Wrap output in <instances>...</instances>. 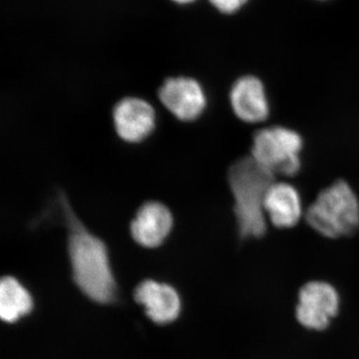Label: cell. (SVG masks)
<instances>
[{
	"instance_id": "obj_6",
	"label": "cell",
	"mask_w": 359,
	"mask_h": 359,
	"mask_svg": "<svg viewBox=\"0 0 359 359\" xmlns=\"http://www.w3.org/2000/svg\"><path fill=\"white\" fill-rule=\"evenodd\" d=\"M158 96L165 108L183 122L199 119L208 105L204 87L191 77L168 78L161 85Z\"/></svg>"
},
{
	"instance_id": "obj_9",
	"label": "cell",
	"mask_w": 359,
	"mask_h": 359,
	"mask_svg": "<svg viewBox=\"0 0 359 359\" xmlns=\"http://www.w3.org/2000/svg\"><path fill=\"white\" fill-rule=\"evenodd\" d=\"M230 101L231 109L238 119L250 124L264 122L271 112L263 82L252 75L238 78L233 84Z\"/></svg>"
},
{
	"instance_id": "obj_11",
	"label": "cell",
	"mask_w": 359,
	"mask_h": 359,
	"mask_svg": "<svg viewBox=\"0 0 359 359\" xmlns=\"http://www.w3.org/2000/svg\"><path fill=\"white\" fill-rule=\"evenodd\" d=\"M266 218L278 229L297 226L302 217L301 195L289 183H275L269 189L264 199Z\"/></svg>"
},
{
	"instance_id": "obj_10",
	"label": "cell",
	"mask_w": 359,
	"mask_h": 359,
	"mask_svg": "<svg viewBox=\"0 0 359 359\" xmlns=\"http://www.w3.org/2000/svg\"><path fill=\"white\" fill-rule=\"evenodd\" d=\"M134 299L144 306L148 318L158 325L176 320L181 311L178 292L167 283L144 280L135 289Z\"/></svg>"
},
{
	"instance_id": "obj_5",
	"label": "cell",
	"mask_w": 359,
	"mask_h": 359,
	"mask_svg": "<svg viewBox=\"0 0 359 359\" xmlns=\"http://www.w3.org/2000/svg\"><path fill=\"white\" fill-rule=\"evenodd\" d=\"M340 297L334 285L313 280L302 285L297 297L295 318L309 330H327L339 311Z\"/></svg>"
},
{
	"instance_id": "obj_4",
	"label": "cell",
	"mask_w": 359,
	"mask_h": 359,
	"mask_svg": "<svg viewBox=\"0 0 359 359\" xmlns=\"http://www.w3.org/2000/svg\"><path fill=\"white\" fill-rule=\"evenodd\" d=\"M304 140L301 135L287 127H268L252 138V157L273 176H294L302 167Z\"/></svg>"
},
{
	"instance_id": "obj_3",
	"label": "cell",
	"mask_w": 359,
	"mask_h": 359,
	"mask_svg": "<svg viewBox=\"0 0 359 359\" xmlns=\"http://www.w3.org/2000/svg\"><path fill=\"white\" fill-rule=\"evenodd\" d=\"M314 231L328 238L348 237L359 228V200L346 182H335L318 194L306 212Z\"/></svg>"
},
{
	"instance_id": "obj_14",
	"label": "cell",
	"mask_w": 359,
	"mask_h": 359,
	"mask_svg": "<svg viewBox=\"0 0 359 359\" xmlns=\"http://www.w3.org/2000/svg\"><path fill=\"white\" fill-rule=\"evenodd\" d=\"M174 1L179 2V4H189V2H192L194 0H174Z\"/></svg>"
},
{
	"instance_id": "obj_8",
	"label": "cell",
	"mask_w": 359,
	"mask_h": 359,
	"mask_svg": "<svg viewBox=\"0 0 359 359\" xmlns=\"http://www.w3.org/2000/svg\"><path fill=\"white\" fill-rule=\"evenodd\" d=\"M173 226L174 217L169 208L157 201H149L139 208L130 231L137 244L154 249L166 241Z\"/></svg>"
},
{
	"instance_id": "obj_2",
	"label": "cell",
	"mask_w": 359,
	"mask_h": 359,
	"mask_svg": "<svg viewBox=\"0 0 359 359\" xmlns=\"http://www.w3.org/2000/svg\"><path fill=\"white\" fill-rule=\"evenodd\" d=\"M228 182L235 200L233 212L238 233L245 238L263 237L268 228L264 199L275 183V176L250 156L231 165Z\"/></svg>"
},
{
	"instance_id": "obj_1",
	"label": "cell",
	"mask_w": 359,
	"mask_h": 359,
	"mask_svg": "<svg viewBox=\"0 0 359 359\" xmlns=\"http://www.w3.org/2000/svg\"><path fill=\"white\" fill-rule=\"evenodd\" d=\"M54 205L67 229L68 256L75 285L90 301L103 306L115 304L118 287L105 242L79 219L65 191H58Z\"/></svg>"
},
{
	"instance_id": "obj_12",
	"label": "cell",
	"mask_w": 359,
	"mask_h": 359,
	"mask_svg": "<svg viewBox=\"0 0 359 359\" xmlns=\"http://www.w3.org/2000/svg\"><path fill=\"white\" fill-rule=\"evenodd\" d=\"M33 301L28 290L13 276H4L0 282V316L13 323L32 313Z\"/></svg>"
},
{
	"instance_id": "obj_7",
	"label": "cell",
	"mask_w": 359,
	"mask_h": 359,
	"mask_svg": "<svg viewBox=\"0 0 359 359\" xmlns=\"http://www.w3.org/2000/svg\"><path fill=\"white\" fill-rule=\"evenodd\" d=\"M112 116L116 133L126 143H141L156 128L154 107L140 97L128 96L118 101Z\"/></svg>"
},
{
	"instance_id": "obj_13",
	"label": "cell",
	"mask_w": 359,
	"mask_h": 359,
	"mask_svg": "<svg viewBox=\"0 0 359 359\" xmlns=\"http://www.w3.org/2000/svg\"><path fill=\"white\" fill-rule=\"evenodd\" d=\"M210 1L221 13L231 14L242 8L247 4L248 0H210Z\"/></svg>"
}]
</instances>
